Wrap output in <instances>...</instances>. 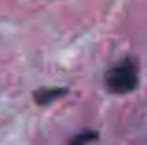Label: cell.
<instances>
[{
	"mask_svg": "<svg viewBox=\"0 0 147 145\" xmlns=\"http://www.w3.org/2000/svg\"><path fill=\"white\" fill-rule=\"evenodd\" d=\"M138 67L130 58L123 60V62L115 63L110 71L106 72V84L108 91L115 95H127L138 87Z\"/></svg>",
	"mask_w": 147,
	"mask_h": 145,
	"instance_id": "1",
	"label": "cell"
},
{
	"mask_svg": "<svg viewBox=\"0 0 147 145\" xmlns=\"http://www.w3.org/2000/svg\"><path fill=\"white\" fill-rule=\"evenodd\" d=\"M65 93H67V89H63V87H58V89L56 87H43L36 93V102L37 104H50Z\"/></svg>",
	"mask_w": 147,
	"mask_h": 145,
	"instance_id": "2",
	"label": "cell"
},
{
	"mask_svg": "<svg viewBox=\"0 0 147 145\" xmlns=\"http://www.w3.org/2000/svg\"><path fill=\"white\" fill-rule=\"evenodd\" d=\"M95 138H97V134H95L93 130H88V132H82V134L75 136L69 145H90Z\"/></svg>",
	"mask_w": 147,
	"mask_h": 145,
	"instance_id": "3",
	"label": "cell"
}]
</instances>
